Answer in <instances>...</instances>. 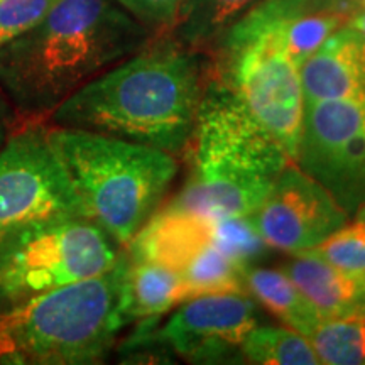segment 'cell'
<instances>
[{"label": "cell", "instance_id": "obj_23", "mask_svg": "<svg viewBox=\"0 0 365 365\" xmlns=\"http://www.w3.org/2000/svg\"><path fill=\"white\" fill-rule=\"evenodd\" d=\"M58 0H0V46L26 33Z\"/></svg>", "mask_w": 365, "mask_h": 365}, {"label": "cell", "instance_id": "obj_4", "mask_svg": "<svg viewBox=\"0 0 365 365\" xmlns=\"http://www.w3.org/2000/svg\"><path fill=\"white\" fill-rule=\"evenodd\" d=\"M48 134L85 217L125 247L175 181L176 156L83 129L48 124Z\"/></svg>", "mask_w": 365, "mask_h": 365}, {"label": "cell", "instance_id": "obj_16", "mask_svg": "<svg viewBox=\"0 0 365 365\" xmlns=\"http://www.w3.org/2000/svg\"><path fill=\"white\" fill-rule=\"evenodd\" d=\"M242 281L250 298L279 318L282 325L301 335L308 336L323 319L318 309L281 269L245 266L242 269Z\"/></svg>", "mask_w": 365, "mask_h": 365}, {"label": "cell", "instance_id": "obj_20", "mask_svg": "<svg viewBox=\"0 0 365 365\" xmlns=\"http://www.w3.org/2000/svg\"><path fill=\"white\" fill-rule=\"evenodd\" d=\"M242 269L215 245H208L180 272L186 301L205 294L245 293Z\"/></svg>", "mask_w": 365, "mask_h": 365}, {"label": "cell", "instance_id": "obj_24", "mask_svg": "<svg viewBox=\"0 0 365 365\" xmlns=\"http://www.w3.org/2000/svg\"><path fill=\"white\" fill-rule=\"evenodd\" d=\"M115 2L154 34H163L175 24L186 0H115Z\"/></svg>", "mask_w": 365, "mask_h": 365}, {"label": "cell", "instance_id": "obj_2", "mask_svg": "<svg viewBox=\"0 0 365 365\" xmlns=\"http://www.w3.org/2000/svg\"><path fill=\"white\" fill-rule=\"evenodd\" d=\"M153 38L115 0H58L38 24L0 46V91L22 124L46 122Z\"/></svg>", "mask_w": 365, "mask_h": 365}, {"label": "cell", "instance_id": "obj_3", "mask_svg": "<svg viewBox=\"0 0 365 365\" xmlns=\"http://www.w3.org/2000/svg\"><path fill=\"white\" fill-rule=\"evenodd\" d=\"M185 156L190 158V178L166 207L210 218L254 213L279 173L293 163L212 73Z\"/></svg>", "mask_w": 365, "mask_h": 365}, {"label": "cell", "instance_id": "obj_9", "mask_svg": "<svg viewBox=\"0 0 365 365\" xmlns=\"http://www.w3.org/2000/svg\"><path fill=\"white\" fill-rule=\"evenodd\" d=\"M296 164L350 218L365 217V95L307 103Z\"/></svg>", "mask_w": 365, "mask_h": 365}, {"label": "cell", "instance_id": "obj_28", "mask_svg": "<svg viewBox=\"0 0 365 365\" xmlns=\"http://www.w3.org/2000/svg\"><path fill=\"white\" fill-rule=\"evenodd\" d=\"M355 2H357L359 6H365V0H355Z\"/></svg>", "mask_w": 365, "mask_h": 365}, {"label": "cell", "instance_id": "obj_10", "mask_svg": "<svg viewBox=\"0 0 365 365\" xmlns=\"http://www.w3.org/2000/svg\"><path fill=\"white\" fill-rule=\"evenodd\" d=\"M249 218L269 249L293 255L317 247L350 220L335 196L296 163L279 173Z\"/></svg>", "mask_w": 365, "mask_h": 365}, {"label": "cell", "instance_id": "obj_27", "mask_svg": "<svg viewBox=\"0 0 365 365\" xmlns=\"http://www.w3.org/2000/svg\"><path fill=\"white\" fill-rule=\"evenodd\" d=\"M359 312L365 314V291H364V296H362V299H360V304H359Z\"/></svg>", "mask_w": 365, "mask_h": 365}, {"label": "cell", "instance_id": "obj_8", "mask_svg": "<svg viewBox=\"0 0 365 365\" xmlns=\"http://www.w3.org/2000/svg\"><path fill=\"white\" fill-rule=\"evenodd\" d=\"M85 217L49 143L48 124H22L0 149V245L29 223Z\"/></svg>", "mask_w": 365, "mask_h": 365}, {"label": "cell", "instance_id": "obj_17", "mask_svg": "<svg viewBox=\"0 0 365 365\" xmlns=\"http://www.w3.org/2000/svg\"><path fill=\"white\" fill-rule=\"evenodd\" d=\"M259 0H186L170 31L163 33L193 51L207 53Z\"/></svg>", "mask_w": 365, "mask_h": 365}, {"label": "cell", "instance_id": "obj_26", "mask_svg": "<svg viewBox=\"0 0 365 365\" xmlns=\"http://www.w3.org/2000/svg\"><path fill=\"white\" fill-rule=\"evenodd\" d=\"M346 26H349L350 29L357 31V33L365 36V6H360L357 11H355L352 16H350V19H349V22H346Z\"/></svg>", "mask_w": 365, "mask_h": 365}, {"label": "cell", "instance_id": "obj_18", "mask_svg": "<svg viewBox=\"0 0 365 365\" xmlns=\"http://www.w3.org/2000/svg\"><path fill=\"white\" fill-rule=\"evenodd\" d=\"M325 365L365 364V314L352 312L323 318L307 336Z\"/></svg>", "mask_w": 365, "mask_h": 365}, {"label": "cell", "instance_id": "obj_12", "mask_svg": "<svg viewBox=\"0 0 365 365\" xmlns=\"http://www.w3.org/2000/svg\"><path fill=\"white\" fill-rule=\"evenodd\" d=\"M307 103L365 95V36L341 27L299 66Z\"/></svg>", "mask_w": 365, "mask_h": 365}, {"label": "cell", "instance_id": "obj_14", "mask_svg": "<svg viewBox=\"0 0 365 365\" xmlns=\"http://www.w3.org/2000/svg\"><path fill=\"white\" fill-rule=\"evenodd\" d=\"M185 301L180 274L161 264L135 261L125 252L120 293V314L125 325L159 318Z\"/></svg>", "mask_w": 365, "mask_h": 365}, {"label": "cell", "instance_id": "obj_15", "mask_svg": "<svg viewBox=\"0 0 365 365\" xmlns=\"http://www.w3.org/2000/svg\"><path fill=\"white\" fill-rule=\"evenodd\" d=\"M318 309L322 318L359 312L365 281L341 272L312 254H298L279 267Z\"/></svg>", "mask_w": 365, "mask_h": 365}, {"label": "cell", "instance_id": "obj_25", "mask_svg": "<svg viewBox=\"0 0 365 365\" xmlns=\"http://www.w3.org/2000/svg\"><path fill=\"white\" fill-rule=\"evenodd\" d=\"M22 125L21 118L17 117L16 110L12 108V105L9 103L6 95L0 91V149L7 144V140L11 139L19 127Z\"/></svg>", "mask_w": 365, "mask_h": 365}, {"label": "cell", "instance_id": "obj_5", "mask_svg": "<svg viewBox=\"0 0 365 365\" xmlns=\"http://www.w3.org/2000/svg\"><path fill=\"white\" fill-rule=\"evenodd\" d=\"M122 249L100 276L56 287L0 312V364H102L125 327L120 314Z\"/></svg>", "mask_w": 365, "mask_h": 365}, {"label": "cell", "instance_id": "obj_11", "mask_svg": "<svg viewBox=\"0 0 365 365\" xmlns=\"http://www.w3.org/2000/svg\"><path fill=\"white\" fill-rule=\"evenodd\" d=\"M255 325L257 309L247 293L205 294L181 303L156 336L180 357L210 364L240 350Z\"/></svg>", "mask_w": 365, "mask_h": 365}, {"label": "cell", "instance_id": "obj_7", "mask_svg": "<svg viewBox=\"0 0 365 365\" xmlns=\"http://www.w3.org/2000/svg\"><path fill=\"white\" fill-rule=\"evenodd\" d=\"M205 54L210 73L234 91L296 163L307 100L299 65L279 41L269 34L222 38Z\"/></svg>", "mask_w": 365, "mask_h": 365}, {"label": "cell", "instance_id": "obj_21", "mask_svg": "<svg viewBox=\"0 0 365 365\" xmlns=\"http://www.w3.org/2000/svg\"><path fill=\"white\" fill-rule=\"evenodd\" d=\"M301 254L317 255L341 272L365 281V217L350 218L317 247Z\"/></svg>", "mask_w": 365, "mask_h": 365}, {"label": "cell", "instance_id": "obj_19", "mask_svg": "<svg viewBox=\"0 0 365 365\" xmlns=\"http://www.w3.org/2000/svg\"><path fill=\"white\" fill-rule=\"evenodd\" d=\"M250 364L322 365L308 339L289 327L255 325L240 346Z\"/></svg>", "mask_w": 365, "mask_h": 365}, {"label": "cell", "instance_id": "obj_22", "mask_svg": "<svg viewBox=\"0 0 365 365\" xmlns=\"http://www.w3.org/2000/svg\"><path fill=\"white\" fill-rule=\"evenodd\" d=\"M213 220V245L239 266H252L267 254L269 245L245 217H222Z\"/></svg>", "mask_w": 365, "mask_h": 365}, {"label": "cell", "instance_id": "obj_6", "mask_svg": "<svg viewBox=\"0 0 365 365\" xmlns=\"http://www.w3.org/2000/svg\"><path fill=\"white\" fill-rule=\"evenodd\" d=\"M122 249L86 217L29 223L0 245V312L107 272Z\"/></svg>", "mask_w": 365, "mask_h": 365}, {"label": "cell", "instance_id": "obj_1", "mask_svg": "<svg viewBox=\"0 0 365 365\" xmlns=\"http://www.w3.org/2000/svg\"><path fill=\"white\" fill-rule=\"evenodd\" d=\"M210 59L164 34L76 90L46 124L113 135L173 156L191 143Z\"/></svg>", "mask_w": 365, "mask_h": 365}, {"label": "cell", "instance_id": "obj_13", "mask_svg": "<svg viewBox=\"0 0 365 365\" xmlns=\"http://www.w3.org/2000/svg\"><path fill=\"white\" fill-rule=\"evenodd\" d=\"M213 244V220L185 210H158L124 250L135 261L161 264L180 274L191 259Z\"/></svg>", "mask_w": 365, "mask_h": 365}]
</instances>
